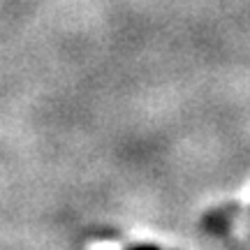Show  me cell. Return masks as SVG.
Segmentation results:
<instances>
[{
    "label": "cell",
    "instance_id": "cell-1",
    "mask_svg": "<svg viewBox=\"0 0 250 250\" xmlns=\"http://www.w3.org/2000/svg\"><path fill=\"white\" fill-rule=\"evenodd\" d=\"M127 250H160L158 246H151V243H144V246H132V248Z\"/></svg>",
    "mask_w": 250,
    "mask_h": 250
}]
</instances>
